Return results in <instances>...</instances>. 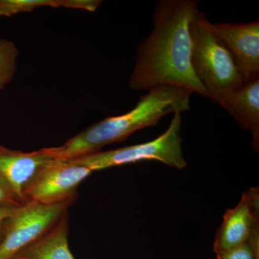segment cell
<instances>
[{
  "label": "cell",
  "instance_id": "6",
  "mask_svg": "<svg viewBox=\"0 0 259 259\" xmlns=\"http://www.w3.org/2000/svg\"><path fill=\"white\" fill-rule=\"evenodd\" d=\"M92 172L77 163L54 158L42 167L27 187L24 202L52 205L75 199L78 187Z\"/></svg>",
  "mask_w": 259,
  "mask_h": 259
},
{
  "label": "cell",
  "instance_id": "9",
  "mask_svg": "<svg viewBox=\"0 0 259 259\" xmlns=\"http://www.w3.org/2000/svg\"><path fill=\"white\" fill-rule=\"evenodd\" d=\"M53 159L44 149L24 153L6 148L0 151V175L20 204L25 203L24 194L34 177Z\"/></svg>",
  "mask_w": 259,
  "mask_h": 259
},
{
  "label": "cell",
  "instance_id": "4",
  "mask_svg": "<svg viewBox=\"0 0 259 259\" xmlns=\"http://www.w3.org/2000/svg\"><path fill=\"white\" fill-rule=\"evenodd\" d=\"M181 127V112H175L166 131L153 141L110 151H98L70 161L87 167L92 171L143 161H160L177 169H183L187 163L182 151Z\"/></svg>",
  "mask_w": 259,
  "mask_h": 259
},
{
  "label": "cell",
  "instance_id": "11",
  "mask_svg": "<svg viewBox=\"0 0 259 259\" xmlns=\"http://www.w3.org/2000/svg\"><path fill=\"white\" fill-rule=\"evenodd\" d=\"M68 213L45 236L14 259H75L69 248Z\"/></svg>",
  "mask_w": 259,
  "mask_h": 259
},
{
  "label": "cell",
  "instance_id": "2",
  "mask_svg": "<svg viewBox=\"0 0 259 259\" xmlns=\"http://www.w3.org/2000/svg\"><path fill=\"white\" fill-rule=\"evenodd\" d=\"M192 93L187 89L168 85L151 89L140 97L131 111L94 124L63 146L42 149L51 157L61 161L98 152L103 146L125 141L136 131L156 125L168 114L190 110Z\"/></svg>",
  "mask_w": 259,
  "mask_h": 259
},
{
  "label": "cell",
  "instance_id": "1",
  "mask_svg": "<svg viewBox=\"0 0 259 259\" xmlns=\"http://www.w3.org/2000/svg\"><path fill=\"white\" fill-rule=\"evenodd\" d=\"M197 9L195 0L156 1L152 31L136 48L130 88L148 91L166 85L176 86L209 98L191 64L189 25Z\"/></svg>",
  "mask_w": 259,
  "mask_h": 259
},
{
  "label": "cell",
  "instance_id": "5",
  "mask_svg": "<svg viewBox=\"0 0 259 259\" xmlns=\"http://www.w3.org/2000/svg\"><path fill=\"white\" fill-rule=\"evenodd\" d=\"M75 199L52 205L33 202L21 204L5 223L0 259H14L45 236L67 214Z\"/></svg>",
  "mask_w": 259,
  "mask_h": 259
},
{
  "label": "cell",
  "instance_id": "15",
  "mask_svg": "<svg viewBox=\"0 0 259 259\" xmlns=\"http://www.w3.org/2000/svg\"><path fill=\"white\" fill-rule=\"evenodd\" d=\"M21 204L15 197L8 182L0 175V207H19Z\"/></svg>",
  "mask_w": 259,
  "mask_h": 259
},
{
  "label": "cell",
  "instance_id": "14",
  "mask_svg": "<svg viewBox=\"0 0 259 259\" xmlns=\"http://www.w3.org/2000/svg\"><path fill=\"white\" fill-rule=\"evenodd\" d=\"M216 255L217 259H259V250L245 243Z\"/></svg>",
  "mask_w": 259,
  "mask_h": 259
},
{
  "label": "cell",
  "instance_id": "13",
  "mask_svg": "<svg viewBox=\"0 0 259 259\" xmlns=\"http://www.w3.org/2000/svg\"><path fill=\"white\" fill-rule=\"evenodd\" d=\"M63 5L64 0H0V16L32 12L40 7L59 8Z\"/></svg>",
  "mask_w": 259,
  "mask_h": 259
},
{
  "label": "cell",
  "instance_id": "10",
  "mask_svg": "<svg viewBox=\"0 0 259 259\" xmlns=\"http://www.w3.org/2000/svg\"><path fill=\"white\" fill-rule=\"evenodd\" d=\"M242 128L249 131L253 149L259 150V78L246 81L220 104Z\"/></svg>",
  "mask_w": 259,
  "mask_h": 259
},
{
  "label": "cell",
  "instance_id": "18",
  "mask_svg": "<svg viewBox=\"0 0 259 259\" xmlns=\"http://www.w3.org/2000/svg\"><path fill=\"white\" fill-rule=\"evenodd\" d=\"M5 147H3V146H0V151H3V150L5 149Z\"/></svg>",
  "mask_w": 259,
  "mask_h": 259
},
{
  "label": "cell",
  "instance_id": "8",
  "mask_svg": "<svg viewBox=\"0 0 259 259\" xmlns=\"http://www.w3.org/2000/svg\"><path fill=\"white\" fill-rule=\"evenodd\" d=\"M245 82L259 78V20L246 23H212Z\"/></svg>",
  "mask_w": 259,
  "mask_h": 259
},
{
  "label": "cell",
  "instance_id": "3",
  "mask_svg": "<svg viewBox=\"0 0 259 259\" xmlns=\"http://www.w3.org/2000/svg\"><path fill=\"white\" fill-rule=\"evenodd\" d=\"M191 64L209 100L220 104L245 82L229 51L213 31L212 23L203 12L194 13L190 25Z\"/></svg>",
  "mask_w": 259,
  "mask_h": 259
},
{
  "label": "cell",
  "instance_id": "17",
  "mask_svg": "<svg viewBox=\"0 0 259 259\" xmlns=\"http://www.w3.org/2000/svg\"><path fill=\"white\" fill-rule=\"evenodd\" d=\"M20 207V206H19ZM18 207H0V243L3 239V228L7 220L12 216Z\"/></svg>",
  "mask_w": 259,
  "mask_h": 259
},
{
  "label": "cell",
  "instance_id": "7",
  "mask_svg": "<svg viewBox=\"0 0 259 259\" xmlns=\"http://www.w3.org/2000/svg\"><path fill=\"white\" fill-rule=\"evenodd\" d=\"M248 243L259 250V190L252 187L242 195L234 208L228 209L216 233V254Z\"/></svg>",
  "mask_w": 259,
  "mask_h": 259
},
{
  "label": "cell",
  "instance_id": "16",
  "mask_svg": "<svg viewBox=\"0 0 259 259\" xmlns=\"http://www.w3.org/2000/svg\"><path fill=\"white\" fill-rule=\"evenodd\" d=\"M101 3L99 0H64V7L95 12Z\"/></svg>",
  "mask_w": 259,
  "mask_h": 259
},
{
  "label": "cell",
  "instance_id": "12",
  "mask_svg": "<svg viewBox=\"0 0 259 259\" xmlns=\"http://www.w3.org/2000/svg\"><path fill=\"white\" fill-rule=\"evenodd\" d=\"M19 51L13 42L0 39V90L13 79Z\"/></svg>",
  "mask_w": 259,
  "mask_h": 259
}]
</instances>
